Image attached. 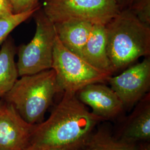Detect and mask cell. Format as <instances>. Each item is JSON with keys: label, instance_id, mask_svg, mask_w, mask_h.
Returning <instances> with one entry per match:
<instances>
[{"label": "cell", "instance_id": "obj_2", "mask_svg": "<svg viewBox=\"0 0 150 150\" xmlns=\"http://www.w3.org/2000/svg\"><path fill=\"white\" fill-rule=\"evenodd\" d=\"M105 27L107 54L113 74L141 57L150 56V27L129 8L121 10Z\"/></svg>", "mask_w": 150, "mask_h": 150}, {"label": "cell", "instance_id": "obj_17", "mask_svg": "<svg viewBox=\"0 0 150 150\" xmlns=\"http://www.w3.org/2000/svg\"><path fill=\"white\" fill-rule=\"evenodd\" d=\"M40 0H10L13 14L30 10L39 5Z\"/></svg>", "mask_w": 150, "mask_h": 150}, {"label": "cell", "instance_id": "obj_6", "mask_svg": "<svg viewBox=\"0 0 150 150\" xmlns=\"http://www.w3.org/2000/svg\"><path fill=\"white\" fill-rule=\"evenodd\" d=\"M42 10L54 24L85 22L104 26L121 11L115 0H47Z\"/></svg>", "mask_w": 150, "mask_h": 150}, {"label": "cell", "instance_id": "obj_11", "mask_svg": "<svg viewBox=\"0 0 150 150\" xmlns=\"http://www.w3.org/2000/svg\"><path fill=\"white\" fill-rule=\"evenodd\" d=\"M82 58L99 70L113 74L107 52L106 27L93 25L82 51Z\"/></svg>", "mask_w": 150, "mask_h": 150}, {"label": "cell", "instance_id": "obj_8", "mask_svg": "<svg viewBox=\"0 0 150 150\" xmlns=\"http://www.w3.org/2000/svg\"><path fill=\"white\" fill-rule=\"evenodd\" d=\"M35 125L28 123L12 104L2 100L0 105V150H27Z\"/></svg>", "mask_w": 150, "mask_h": 150}, {"label": "cell", "instance_id": "obj_21", "mask_svg": "<svg viewBox=\"0 0 150 150\" xmlns=\"http://www.w3.org/2000/svg\"><path fill=\"white\" fill-rule=\"evenodd\" d=\"M2 100L1 99H0V105L1 104V103H2Z\"/></svg>", "mask_w": 150, "mask_h": 150}, {"label": "cell", "instance_id": "obj_16", "mask_svg": "<svg viewBox=\"0 0 150 150\" xmlns=\"http://www.w3.org/2000/svg\"><path fill=\"white\" fill-rule=\"evenodd\" d=\"M129 8L142 23L150 27V0H134Z\"/></svg>", "mask_w": 150, "mask_h": 150}, {"label": "cell", "instance_id": "obj_3", "mask_svg": "<svg viewBox=\"0 0 150 150\" xmlns=\"http://www.w3.org/2000/svg\"><path fill=\"white\" fill-rule=\"evenodd\" d=\"M61 91L52 69L21 76L2 98L12 104L28 123L36 125L44 120L54 96Z\"/></svg>", "mask_w": 150, "mask_h": 150}, {"label": "cell", "instance_id": "obj_23", "mask_svg": "<svg viewBox=\"0 0 150 150\" xmlns=\"http://www.w3.org/2000/svg\"><path fill=\"white\" fill-rule=\"evenodd\" d=\"M83 150H85V149H83Z\"/></svg>", "mask_w": 150, "mask_h": 150}, {"label": "cell", "instance_id": "obj_18", "mask_svg": "<svg viewBox=\"0 0 150 150\" xmlns=\"http://www.w3.org/2000/svg\"><path fill=\"white\" fill-rule=\"evenodd\" d=\"M13 14L10 0H0V18Z\"/></svg>", "mask_w": 150, "mask_h": 150}, {"label": "cell", "instance_id": "obj_10", "mask_svg": "<svg viewBox=\"0 0 150 150\" xmlns=\"http://www.w3.org/2000/svg\"><path fill=\"white\" fill-rule=\"evenodd\" d=\"M118 139L139 144L150 142V93L145 95L125 120L118 133Z\"/></svg>", "mask_w": 150, "mask_h": 150}, {"label": "cell", "instance_id": "obj_4", "mask_svg": "<svg viewBox=\"0 0 150 150\" xmlns=\"http://www.w3.org/2000/svg\"><path fill=\"white\" fill-rule=\"evenodd\" d=\"M52 69L61 92L76 93L86 86L96 83L107 82L112 76L99 70L80 56L66 48L56 36Z\"/></svg>", "mask_w": 150, "mask_h": 150}, {"label": "cell", "instance_id": "obj_5", "mask_svg": "<svg viewBox=\"0 0 150 150\" xmlns=\"http://www.w3.org/2000/svg\"><path fill=\"white\" fill-rule=\"evenodd\" d=\"M36 31L31 41L18 50L16 66L19 76L33 75L52 69L56 33L54 24L41 8L33 15Z\"/></svg>", "mask_w": 150, "mask_h": 150}, {"label": "cell", "instance_id": "obj_7", "mask_svg": "<svg viewBox=\"0 0 150 150\" xmlns=\"http://www.w3.org/2000/svg\"><path fill=\"white\" fill-rule=\"evenodd\" d=\"M107 82L120 97L125 110L131 108L149 92L150 56L129 66L121 74L109 77Z\"/></svg>", "mask_w": 150, "mask_h": 150}, {"label": "cell", "instance_id": "obj_1", "mask_svg": "<svg viewBox=\"0 0 150 150\" xmlns=\"http://www.w3.org/2000/svg\"><path fill=\"white\" fill-rule=\"evenodd\" d=\"M63 93L48 118L36 124L27 150H83L103 121L75 93Z\"/></svg>", "mask_w": 150, "mask_h": 150}, {"label": "cell", "instance_id": "obj_9", "mask_svg": "<svg viewBox=\"0 0 150 150\" xmlns=\"http://www.w3.org/2000/svg\"><path fill=\"white\" fill-rule=\"evenodd\" d=\"M76 95L81 102L91 107V112L103 121L116 119L125 110L116 93L103 83L88 85Z\"/></svg>", "mask_w": 150, "mask_h": 150}, {"label": "cell", "instance_id": "obj_15", "mask_svg": "<svg viewBox=\"0 0 150 150\" xmlns=\"http://www.w3.org/2000/svg\"><path fill=\"white\" fill-rule=\"evenodd\" d=\"M40 8L41 6H38L33 9L24 12L0 18V46H2L10 33L15 28L33 16Z\"/></svg>", "mask_w": 150, "mask_h": 150}, {"label": "cell", "instance_id": "obj_12", "mask_svg": "<svg viewBox=\"0 0 150 150\" xmlns=\"http://www.w3.org/2000/svg\"><path fill=\"white\" fill-rule=\"evenodd\" d=\"M93 25L85 22H62L54 24L60 42L66 48L82 57V51Z\"/></svg>", "mask_w": 150, "mask_h": 150}, {"label": "cell", "instance_id": "obj_14", "mask_svg": "<svg viewBox=\"0 0 150 150\" xmlns=\"http://www.w3.org/2000/svg\"><path fill=\"white\" fill-rule=\"evenodd\" d=\"M137 143L131 142L113 136L107 128L100 127L92 134L85 150H137Z\"/></svg>", "mask_w": 150, "mask_h": 150}, {"label": "cell", "instance_id": "obj_19", "mask_svg": "<svg viewBox=\"0 0 150 150\" xmlns=\"http://www.w3.org/2000/svg\"><path fill=\"white\" fill-rule=\"evenodd\" d=\"M134 0H115L121 10L129 8Z\"/></svg>", "mask_w": 150, "mask_h": 150}, {"label": "cell", "instance_id": "obj_22", "mask_svg": "<svg viewBox=\"0 0 150 150\" xmlns=\"http://www.w3.org/2000/svg\"><path fill=\"white\" fill-rule=\"evenodd\" d=\"M43 1H47V0H43Z\"/></svg>", "mask_w": 150, "mask_h": 150}, {"label": "cell", "instance_id": "obj_13", "mask_svg": "<svg viewBox=\"0 0 150 150\" xmlns=\"http://www.w3.org/2000/svg\"><path fill=\"white\" fill-rule=\"evenodd\" d=\"M16 51L13 39L7 38L0 49V99L11 90L19 77L15 60Z\"/></svg>", "mask_w": 150, "mask_h": 150}, {"label": "cell", "instance_id": "obj_20", "mask_svg": "<svg viewBox=\"0 0 150 150\" xmlns=\"http://www.w3.org/2000/svg\"><path fill=\"white\" fill-rule=\"evenodd\" d=\"M137 150H150V142H139Z\"/></svg>", "mask_w": 150, "mask_h": 150}]
</instances>
